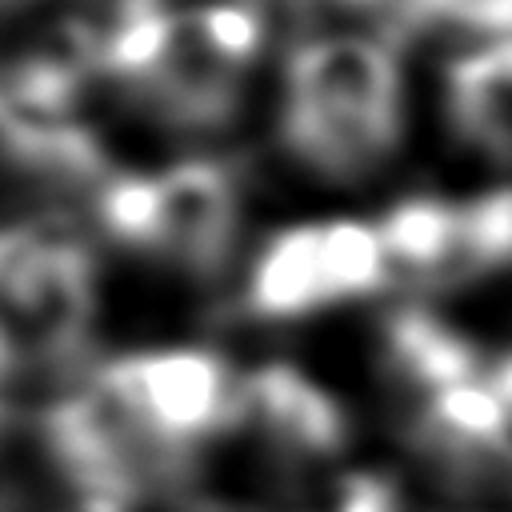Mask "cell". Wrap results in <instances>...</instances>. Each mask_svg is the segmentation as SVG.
Returning <instances> with one entry per match:
<instances>
[{
    "instance_id": "obj_2",
    "label": "cell",
    "mask_w": 512,
    "mask_h": 512,
    "mask_svg": "<svg viewBox=\"0 0 512 512\" xmlns=\"http://www.w3.org/2000/svg\"><path fill=\"white\" fill-rule=\"evenodd\" d=\"M96 76L180 136H208L268 88L272 16L260 0H140L88 32Z\"/></svg>"
},
{
    "instance_id": "obj_9",
    "label": "cell",
    "mask_w": 512,
    "mask_h": 512,
    "mask_svg": "<svg viewBox=\"0 0 512 512\" xmlns=\"http://www.w3.org/2000/svg\"><path fill=\"white\" fill-rule=\"evenodd\" d=\"M468 272L512 264V184L464 200Z\"/></svg>"
},
{
    "instance_id": "obj_7",
    "label": "cell",
    "mask_w": 512,
    "mask_h": 512,
    "mask_svg": "<svg viewBox=\"0 0 512 512\" xmlns=\"http://www.w3.org/2000/svg\"><path fill=\"white\" fill-rule=\"evenodd\" d=\"M448 132L492 160H512V36L468 40L440 76Z\"/></svg>"
},
{
    "instance_id": "obj_1",
    "label": "cell",
    "mask_w": 512,
    "mask_h": 512,
    "mask_svg": "<svg viewBox=\"0 0 512 512\" xmlns=\"http://www.w3.org/2000/svg\"><path fill=\"white\" fill-rule=\"evenodd\" d=\"M268 140L276 156L328 192L380 184L408 136L416 88L404 48L360 20L296 36L268 72Z\"/></svg>"
},
{
    "instance_id": "obj_8",
    "label": "cell",
    "mask_w": 512,
    "mask_h": 512,
    "mask_svg": "<svg viewBox=\"0 0 512 512\" xmlns=\"http://www.w3.org/2000/svg\"><path fill=\"white\" fill-rule=\"evenodd\" d=\"M396 288L440 284L468 272L464 200L444 192H404L376 212Z\"/></svg>"
},
{
    "instance_id": "obj_3",
    "label": "cell",
    "mask_w": 512,
    "mask_h": 512,
    "mask_svg": "<svg viewBox=\"0 0 512 512\" xmlns=\"http://www.w3.org/2000/svg\"><path fill=\"white\" fill-rule=\"evenodd\" d=\"M96 228L108 248L176 276H216L236 264L244 192L236 172L204 152L120 168L100 184Z\"/></svg>"
},
{
    "instance_id": "obj_4",
    "label": "cell",
    "mask_w": 512,
    "mask_h": 512,
    "mask_svg": "<svg viewBox=\"0 0 512 512\" xmlns=\"http://www.w3.org/2000/svg\"><path fill=\"white\" fill-rule=\"evenodd\" d=\"M104 308L96 244L68 220L20 216L0 224V372L72 364Z\"/></svg>"
},
{
    "instance_id": "obj_5",
    "label": "cell",
    "mask_w": 512,
    "mask_h": 512,
    "mask_svg": "<svg viewBox=\"0 0 512 512\" xmlns=\"http://www.w3.org/2000/svg\"><path fill=\"white\" fill-rule=\"evenodd\" d=\"M236 268L240 304L264 324H308L396 288L376 212L352 208L276 224Z\"/></svg>"
},
{
    "instance_id": "obj_6",
    "label": "cell",
    "mask_w": 512,
    "mask_h": 512,
    "mask_svg": "<svg viewBox=\"0 0 512 512\" xmlns=\"http://www.w3.org/2000/svg\"><path fill=\"white\" fill-rule=\"evenodd\" d=\"M244 368L208 344L168 340L112 356L88 384L96 420L144 448L196 452L236 428Z\"/></svg>"
},
{
    "instance_id": "obj_10",
    "label": "cell",
    "mask_w": 512,
    "mask_h": 512,
    "mask_svg": "<svg viewBox=\"0 0 512 512\" xmlns=\"http://www.w3.org/2000/svg\"><path fill=\"white\" fill-rule=\"evenodd\" d=\"M404 8L464 44L512 36V0H404Z\"/></svg>"
}]
</instances>
